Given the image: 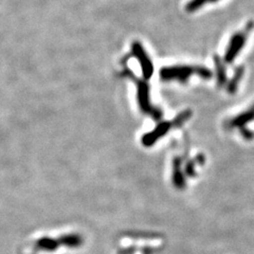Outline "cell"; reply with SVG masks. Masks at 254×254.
<instances>
[{
  "instance_id": "30bf717a",
  "label": "cell",
  "mask_w": 254,
  "mask_h": 254,
  "mask_svg": "<svg viewBox=\"0 0 254 254\" xmlns=\"http://www.w3.org/2000/svg\"><path fill=\"white\" fill-rule=\"evenodd\" d=\"M197 163L203 164L204 163V157L202 155H199L194 160L189 161V163L186 165V174L189 177H194L195 176V165Z\"/></svg>"
},
{
  "instance_id": "6da1fadb",
  "label": "cell",
  "mask_w": 254,
  "mask_h": 254,
  "mask_svg": "<svg viewBox=\"0 0 254 254\" xmlns=\"http://www.w3.org/2000/svg\"><path fill=\"white\" fill-rule=\"evenodd\" d=\"M198 75L203 79H210L212 72L205 67L201 66H171L163 67L160 70V78L164 82L178 81L180 83H187L192 75Z\"/></svg>"
},
{
  "instance_id": "4fadbf2b",
  "label": "cell",
  "mask_w": 254,
  "mask_h": 254,
  "mask_svg": "<svg viewBox=\"0 0 254 254\" xmlns=\"http://www.w3.org/2000/svg\"><path fill=\"white\" fill-rule=\"evenodd\" d=\"M241 131H242L243 137L246 140H251V139L254 138V133L251 130H249L248 128H246V127H243V128H241Z\"/></svg>"
},
{
  "instance_id": "5bb4252c",
  "label": "cell",
  "mask_w": 254,
  "mask_h": 254,
  "mask_svg": "<svg viewBox=\"0 0 254 254\" xmlns=\"http://www.w3.org/2000/svg\"><path fill=\"white\" fill-rule=\"evenodd\" d=\"M219 0H209V2H217Z\"/></svg>"
},
{
  "instance_id": "8992f818",
  "label": "cell",
  "mask_w": 254,
  "mask_h": 254,
  "mask_svg": "<svg viewBox=\"0 0 254 254\" xmlns=\"http://www.w3.org/2000/svg\"><path fill=\"white\" fill-rule=\"evenodd\" d=\"M253 120H254V105L250 109L244 111V113L234 117L233 119H231V120H229L225 124V126L228 129L243 128V127H245Z\"/></svg>"
},
{
  "instance_id": "5b68a950",
  "label": "cell",
  "mask_w": 254,
  "mask_h": 254,
  "mask_svg": "<svg viewBox=\"0 0 254 254\" xmlns=\"http://www.w3.org/2000/svg\"><path fill=\"white\" fill-rule=\"evenodd\" d=\"M132 50L136 57L139 59V63L142 68V72L143 75L146 79L150 78V76L154 73V65L152 61L148 58V55L146 54L145 50L143 49L142 46L139 43H134L132 46Z\"/></svg>"
},
{
  "instance_id": "7a4b0ae2",
  "label": "cell",
  "mask_w": 254,
  "mask_h": 254,
  "mask_svg": "<svg viewBox=\"0 0 254 254\" xmlns=\"http://www.w3.org/2000/svg\"><path fill=\"white\" fill-rule=\"evenodd\" d=\"M252 29H253V22H249L244 30L237 32V33H235L231 37V39H230L226 53H225V62L227 64H232L237 55L240 54L244 46L246 45V42H247L249 33Z\"/></svg>"
},
{
  "instance_id": "7c38bea8",
  "label": "cell",
  "mask_w": 254,
  "mask_h": 254,
  "mask_svg": "<svg viewBox=\"0 0 254 254\" xmlns=\"http://www.w3.org/2000/svg\"><path fill=\"white\" fill-rule=\"evenodd\" d=\"M190 116H192V111H190V110L188 109V110L182 111V113L179 114V116H177L176 118L174 119V121L172 122L173 127H179L181 125H184L190 118Z\"/></svg>"
},
{
  "instance_id": "ba28073f",
  "label": "cell",
  "mask_w": 254,
  "mask_h": 254,
  "mask_svg": "<svg viewBox=\"0 0 254 254\" xmlns=\"http://www.w3.org/2000/svg\"><path fill=\"white\" fill-rule=\"evenodd\" d=\"M214 62H215V67H216V73H217V84L219 87H222L226 85L227 82V75H226V69L224 64L220 61L218 57L214 58Z\"/></svg>"
},
{
  "instance_id": "9c48e42d",
  "label": "cell",
  "mask_w": 254,
  "mask_h": 254,
  "mask_svg": "<svg viewBox=\"0 0 254 254\" xmlns=\"http://www.w3.org/2000/svg\"><path fill=\"white\" fill-rule=\"evenodd\" d=\"M244 75V68L243 67H240L237 68V70L235 71V74L234 76L232 77L231 81H230L228 83V92L231 93V94H234L238 88V84H240L241 79Z\"/></svg>"
},
{
  "instance_id": "3957f363",
  "label": "cell",
  "mask_w": 254,
  "mask_h": 254,
  "mask_svg": "<svg viewBox=\"0 0 254 254\" xmlns=\"http://www.w3.org/2000/svg\"><path fill=\"white\" fill-rule=\"evenodd\" d=\"M137 87H138V100L139 104L143 113H145L149 116H152L155 120H160L162 119V111L154 107L149 103V88L145 82L138 81L137 79Z\"/></svg>"
},
{
  "instance_id": "52a82bcc",
  "label": "cell",
  "mask_w": 254,
  "mask_h": 254,
  "mask_svg": "<svg viewBox=\"0 0 254 254\" xmlns=\"http://www.w3.org/2000/svg\"><path fill=\"white\" fill-rule=\"evenodd\" d=\"M182 159L176 157L173 161V185L178 190H184L186 188V178L181 169Z\"/></svg>"
},
{
  "instance_id": "8fae6325",
  "label": "cell",
  "mask_w": 254,
  "mask_h": 254,
  "mask_svg": "<svg viewBox=\"0 0 254 254\" xmlns=\"http://www.w3.org/2000/svg\"><path fill=\"white\" fill-rule=\"evenodd\" d=\"M209 2V0H190L186 5V11L188 13H194L200 10L203 5Z\"/></svg>"
},
{
  "instance_id": "277c9868",
  "label": "cell",
  "mask_w": 254,
  "mask_h": 254,
  "mask_svg": "<svg viewBox=\"0 0 254 254\" xmlns=\"http://www.w3.org/2000/svg\"><path fill=\"white\" fill-rule=\"evenodd\" d=\"M172 127H173L172 122L163 121L161 123H159L158 126L153 131H150L143 136V138H142L143 145H145V146L154 145L159 139L164 137L165 134L172 129Z\"/></svg>"
}]
</instances>
